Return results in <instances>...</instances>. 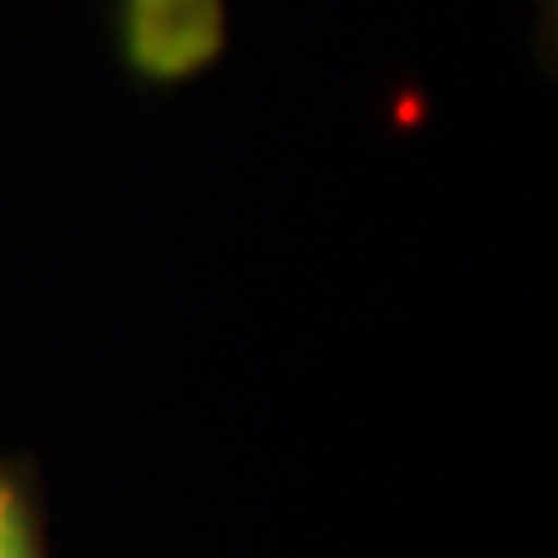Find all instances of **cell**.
<instances>
[{
    "mask_svg": "<svg viewBox=\"0 0 558 558\" xmlns=\"http://www.w3.org/2000/svg\"><path fill=\"white\" fill-rule=\"evenodd\" d=\"M0 558H43L28 498L20 494V484H10L5 475H0Z\"/></svg>",
    "mask_w": 558,
    "mask_h": 558,
    "instance_id": "1",
    "label": "cell"
}]
</instances>
